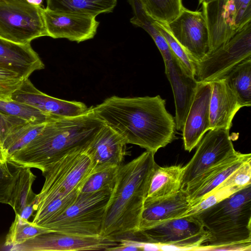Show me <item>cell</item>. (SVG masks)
Returning a JSON list of instances; mask_svg holds the SVG:
<instances>
[{
	"label": "cell",
	"mask_w": 251,
	"mask_h": 251,
	"mask_svg": "<svg viewBox=\"0 0 251 251\" xmlns=\"http://www.w3.org/2000/svg\"><path fill=\"white\" fill-rule=\"evenodd\" d=\"M165 100L154 97L113 96L92 107L96 116L121 135L127 144L155 153L176 138L175 118L166 110Z\"/></svg>",
	"instance_id": "1"
},
{
	"label": "cell",
	"mask_w": 251,
	"mask_h": 251,
	"mask_svg": "<svg viewBox=\"0 0 251 251\" xmlns=\"http://www.w3.org/2000/svg\"><path fill=\"white\" fill-rule=\"evenodd\" d=\"M104 125L92 107L81 115L51 120L31 141L9 155L8 160L42 171L68 154L86 150Z\"/></svg>",
	"instance_id": "2"
},
{
	"label": "cell",
	"mask_w": 251,
	"mask_h": 251,
	"mask_svg": "<svg viewBox=\"0 0 251 251\" xmlns=\"http://www.w3.org/2000/svg\"><path fill=\"white\" fill-rule=\"evenodd\" d=\"M154 154L146 151L119 167L106 206L101 236L118 240L138 231L144 203L157 164Z\"/></svg>",
	"instance_id": "3"
},
{
	"label": "cell",
	"mask_w": 251,
	"mask_h": 251,
	"mask_svg": "<svg viewBox=\"0 0 251 251\" xmlns=\"http://www.w3.org/2000/svg\"><path fill=\"white\" fill-rule=\"evenodd\" d=\"M195 214L209 234L197 250H251V184Z\"/></svg>",
	"instance_id": "4"
},
{
	"label": "cell",
	"mask_w": 251,
	"mask_h": 251,
	"mask_svg": "<svg viewBox=\"0 0 251 251\" xmlns=\"http://www.w3.org/2000/svg\"><path fill=\"white\" fill-rule=\"evenodd\" d=\"M86 151L68 154L41 171L45 182L40 193L35 195L33 211L57 198L81 190L93 173L92 159Z\"/></svg>",
	"instance_id": "5"
},
{
	"label": "cell",
	"mask_w": 251,
	"mask_h": 251,
	"mask_svg": "<svg viewBox=\"0 0 251 251\" xmlns=\"http://www.w3.org/2000/svg\"><path fill=\"white\" fill-rule=\"evenodd\" d=\"M112 190L80 192L73 204L42 227L84 236L101 235L105 212Z\"/></svg>",
	"instance_id": "6"
},
{
	"label": "cell",
	"mask_w": 251,
	"mask_h": 251,
	"mask_svg": "<svg viewBox=\"0 0 251 251\" xmlns=\"http://www.w3.org/2000/svg\"><path fill=\"white\" fill-rule=\"evenodd\" d=\"M48 36L43 8L26 0H0V38L19 44Z\"/></svg>",
	"instance_id": "7"
},
{
	"label": "cell",
	"mask_w": 251,
	"mask_h": 251,
	"mask_svg": "<svg viewBox=\"0 0 251 251\" xmlns=\"http://www.w3.org/2000/svg\"><path fill=\"white\" fill-rule=\"evenodd\" d=\"M251 57V22L229 40L195 63L198 82H211L224 77L234 67Z\"/></svg>",
	"instance_id": "8"
},
{
	"label": "cell",
	"mask_w": 251,
	"mask_h": 251,
	"mask_svg": "<svg viewBox=\"0 0 251 251\" xmlns=\"http://www.w3.org/2000/svg\"><path fill=\"white\" fill-rule=\"evenodd\" d=\"M140 231L150 243L174 246L179 250H196L206 244L209 238L208 232L196 214L169 220Z\"/></svg>",
	"instance_id": "9"
},
{
	"label": "cell",
	"mask_w": 251,
	"mask_h": 251,
	"mask_svg": "<svg viewBox=\"0 0 251 251\" xmlns=\"http://www.w3.org/2000/svg\"><path fill=\"white\" fill-rule=\"evenodd\" d=\"M199 144L194 156L184 167L182 189L186 188L209 170L237 152L228 129H210Z\"/></svg>",
	"instance_id": "10"
},
{
	"label": "cell",
	"mask_w": 251,
	"mask_h": 251,
	"mask_svg": "<svg viewBox=\"0 0 251 251\" xmlns=\"http://www.w3.org/2000/svg\"><path fill=\"white\" fill-rule=\"evenodd\" d=\"M120 244L115 238L104 236H84L49 231L16 246V250L35 251H112Z\"/></svg>",
	"instance_id": "11"
},
{
	"label": "cell",
	"mask_w": 251,
	"mask_h": 251,
	"mask_svg": "<svg viewBox=\"0 0 251 251\" xmlns=\"http://www.w3.org/2000/svg\"><path fill=\"white\" fill-rule=\"evenodd\" d=\"M167 25L173 37L195 63L208 54L209 32L202 11L183 7L179 15Z\"/></svg>",
	"instance_id": "12"
},
{
	"label": "cell",
	"mask_w": 251,
	"mask_h": 251,
	"mask_svg": "<svg viewBox=\"0 0 251 251\" xmlns=\"http://www.w3.org/2000/svg\"><path fill=\"white\" fill-rule=\"evenodd\" d=\"M43 15L48 36L65 38L77 43L93 38L99 22L96 17L66 11L43 8Z\"/></svg>",
	"instance_id": "13"
},
{
	"label": "cell",
	"mask_w": 251,
	"mask_h": 251,
	"mask_svg": "<svg viewBox=\"0 0 251 251\" xmlns=\"http://www.w3.org/2000/svg\"><path fill=\"white\" fill-rule=\"evenodd\" d=\"M11 100L33 106L53 119L76 117L89 108L83 102L55 98L38 90L28 78L11 95Z\"/></svg>",
	"instance_id": "14"
},
{
	"label": "cell",
	"mask_w": 251,
	"mask_h": 251,
	"mask_svg": "<svg viewBox=\"0 0 251 251\" xmlns=\"http://www.w3.org/2000/svg\"><path fill=\"white\" fill-rule=\"evenodd\" d=\"M211 82H198L196 94L182 128L184 147L190 152L209 130Z\"/></svg>",
	"instance_id": "15"
},
{
	"label": "cell",
	"mask_w": 251,
	"mask_h": 251,
	"mask_svg": "<svg viewBox=\"0 0 251 251\" xmlns=\"http://www.w3.org/2000/svg\"><path fill=\"white\" fill-rule=\"evenodd\" d=\"M201 4L209 32V54L226 43L239 30L235 24L232 0H214Z\"/></svg>",
	"instance_id": "16"
},
{
	"label": "cell",
	"mask_w": 251,
	"mask_h": 251,
	"mask_svg": "<svg viewBox=\"0 0 251 251\" xmlns=\"http://www.w3.org/2000/svg\"><path fill=\"white\" fill-rule=\"evenodd\" d=\"M165 74L171 84L175 100L176 128L182 129L193 100L198 82L174 55L164 62Z\"/></svg>",
	"instance_id": "17"
},
{
	"label": "cell",
	"mask_w": 251,
	"mask_h": 251,
	"mask_svg": "<svg viewBox=\"0 0 251 251\" xmlns=\"http://www.w3.org/2000/svg\"><path fill=\"white\" fill-rule=\"evenodd\" d=\"M126 144L124 138L104 125L86 151L91 158L93 173L122 166Z\"/></svg>",
	"instance_id": "18"
},
{
	"label": "cell",
	"mask_w": 251,
	"mask_h": 251,
	"mask_svg": "<svg viewBox=\"0 0 251 251\" xmlns=\"http://www.w3.org/2000/svg\"><path fill=\"white\" fill-rule=\"evenodd\" d=\"M191 206L186 192L181 188L173 195L145 201L138 231H143L165 221L182 217Z\"/></svg>",
	"instance_id": "19"
},
{
	"label": "cell",
	"mask_w": 251,
	"mask_h": 251,
	"mask_svg": "<svg viewBox=\"0 0 251 251\" xmlns=\"http://www.w3.org/2000/svg\"><path fill=\"white\" fill-rule=\"evenodd\" d=\"M251 153L237 152L210 169L185 189L192 206L199 203L244 163Z\"/></svg>",
	"instance_id": "20"
},
{
	"label": "cell",
	"mask_w": 251,
	"mask_h": 251,
	"mask_svg": "<svg viewBox=\"0 0 251 251\" xmlns=\"http://www.w3.org/2000/svg\"><path fill=\"white\" fill-rule=\"evenodd\" d=\"M211 83L209 130L219 128L230 129L234 116L243 107L224 78L214 80Z\"/></svg>",
	"instance_id": "21"
},
{
	"label": "cell",
	"mask_w": 251,
	"mask_h": 251,
	"mask_svg": "<svg viewBox=\"0 0 251 251\" xmlns=\"http://www.w3.org/2000/svg\"><path fill=\"white\" fill-rule=\"evenodd\" d=\"M0 67L28 78L33 72L45 66L30 44H19L0 38Z\"/></svg>",
	"instance_id": "22"
},
{
	"label": "cell",
	"mask_w": 251,
	"mask_h": 251,
	"mask_svg": "<svg viewBox=\"0 0 251 251\" xmlns=\"http://www.w3.org/2000/svg\"><path fill=\"white\" fill-rule=\"evenodd\" d=\"M183 172L184 167L180 165L161 167L156 164L145 201H155L177 193L181 188Z\"/></svg>",
	"instance_id": "23"
},
{
	"label": "cell",
	"mask_w": 251,
	"mask_h": 251,
	"mask_svg": "<svg viewBox=\"0 0 251 251\" xmlns=\"http://www.w3.org/2000/svg\"><path fill=\"white\" fill-rule=\"evenodd\" d=\"M46 8L52 11L74 12L97 17L112 12L117 0H46Z\"/></svg>",
	"instance_id": "24"
},
{
	"label": "cell",
	"mask_w": 251,
	"mask_h": 251,
	"mask_svg": "<svg viewBox=\"0 0 251 251\" xmlns=\"http://www.w3.org/2000/svg\"><path fill=\"white\" fill-rule=\"evenodd\" d=\"M242 107L251 105V57L244 60L223 77Z\"/></svg>",
	"instance_id": "25"
},
{
	"label": "cell",
	"mask_w": 251,
	"mask_h": 251,
	"mask_svg": "<svg viewBox=\"0 0 251 251\" xmlns=\"http://www.w3.org/2000/svg\"><path fill=\"white\" fill-rule=\"evenodd\" d=\"M131 5L133 16L130 23L146 30L151 37L159 49L164 62L172 59L174 54L163 36L155 28L154 20L145 10L141 0H128Z\"/></svg>",
	"instance_id": "26"
},
{
	"label": "cell",
	"mask_w": 251,
	"mask_h": 251,
	"mask_svg": "<svg viewBox=\"0 0 251 251\" xmlns=\"http://www.w3.org/2000/svg\"><path fill=\"white\" fill-rule=\"evenodd\" d=\"M36 177L30 168L21 167L9 204L15 214L20 215L26 206L33 204L36 194L32 191V185Z\"/></svg>",
	"instance_id": "27"
},
{
	"label": "cell",
	"mask_w": 251,
	"mask_h": 251,
	"mask_svg": "<svg viewBox=\"0 0 251 251\" xmlns=\"http://www.w3.org/2000/svg\"><path fill=\"white\" fill-rule=\"evenodd\" d=\"M47 122H26L10 131L2 142L3 148L8 156L34 139L44 128Z\"/></svg>",
	"instance_id": "28"
},
{
	"label": "cell",
	"mask_w": 251,
	"mask_h": 251,
	"mask_svg": "<svg viewBox=\"0 0 251 251\" xmlns=\"http://www.w3.org/2000/svg\"><path fill=\"white\" fill-rule=\"evenodd\" d=\"M143 6L154 21L168 24L175 20L184 7L182 0H141Z\"/></svg>",
	"instance_id": "29"
},
{
	"label": "cell",
	"mask_w": 251,
	"mask_h": 251,
	"mask_svg": "<svg viewBox=\"0 0 251 251\" xmlns=\"http://www.w3.org/2000/svg\"><path fill=\"white\" fill-rule=\"evenodd\" d=\"M80 190H75L64 197L52 201L34 211L33 219L31 222L38 226H42L46 223L58 216L75 201Z\"/></svg>",
	"instance_id": "30"
},
{
	"label": "cell",
	"mask_w": 251,
	"mask_h": 251,
	"mask_svg": "<svg viewBox=\"0 0 251 251\" xmlns=\"http://www.w3.org/2000/svg\"><path fill=\"white\" fill-rule=\"evenodd\" d=\"M15 214V220L6 237L5 246L15 247L39 234L50 231L33 224L18 214Z\"/></svg>",
	"instance_id": "31"
},
{
	"label": "cell",
	"mask_w": 251,
	"mask_h": 251,
	"mask_svg": "<svg viewBox=\"0 0 251 251\" xmlns=\"http://www.w3.org/2000/svg\"><path fill=\"white\" fill-rule=\"evenodd\" d=\"M0 111L31 123H42L53 120L33 106L12 100H0Z\"/></svg>",
	"instance_id": "32"
},
{
	"label": "cell",
	"mask_w": 251,
	"mask_h": 251,
	"mask_svg": "<svg viewBox=\"0 0 251 251\" xmlns=\"http://www.w3.org/2000/svg\"><path fill=\"white\" fill-rule=\"evenodd\" d=\"M119 167H110L92 173L82 186L80 192L89 193L105 189L112 190Z\"/></svg>",
	"instance_id": "33"
},
{
	"label": "cell",
	"mask_w": 251,
	"mask_h": 251,
	"mask_svg": "<svg viewBox=\"0 0 251 251\" xmlns=\"http://www.w3.org/2000/svg\"><path fill=\"white\" fill-rule=\"evenodd\" d=\"M153 25L166 39L172 53L185 69L194 76L195 62L173 37L167 26V24L154 21Z\"/></svg>",
	"instance_id": "34"
},
{
	"label": "cell",
	"mask_w": 251,
	"mask_h": 251,
	"mask_svg": "<svg viewBox=\"0 0 251 251\" xmlns=\"http://www.w3.org/2000/svg\"><path fill=\"white\" fill-rule=\"evenodd\" d=\"M21 167L9 161L0 162V203L9 205Z\"/></svg>",
	"instance_id": "35"
},
{
	"label": "cell",
	"mask_w": 251,
	"mask_h": 251,
	"mask_svg": "<svg viewBox=\"0 0 251 251\" xmlns=\"http://www.w3.org/2000/svg\"><path fill=\"white\" fill-rule=\"evenodd\" d=\"M25 79L13 71L0 67V100H10Z\"/></svg>",
	"instance_id": "36"
},
{
	"label": "cell",
	"mask_w": 251,
	"mask_h": 251,
	"mask_svg": "<svg viewBox=\"0 0 251 251\" xmlns=\"http://www.w3.org/2000/svg\"><path fill=\"white\" fill-rule=\"evenodd\" d=\"M242 188H243L235 186L225 187L212 191L199 203L192 206L185 215L199 213L217 204Z\"/></svg>",
	"instance_id": "37"
},
{
	"label": "cell",
	"mask_w": 251,
	"mask_h": 251,
	"mask_svg": "<svg viewBox=\"0 0 251 251\" xmlns=\"http://www.w3.org/2000/svg\"><path fill=\"white\" fill-rule=\"evenodd\" d=\"M251 159H249L244 163L212 191L225 187L235 186L244 188L251 184Z\"/></svg>",
	"instance_id": "38"
},
{
	"label": "cell",
	"mask_w": 251,
	"mask_h": 251,
	"mask_svg": "<svg viewBox=\"0 0 251 251\" xmlns=\"http://www.w3.org/2000/svg\"><path fill=\"white\" fill-rule=\"evenodd\" d=\"M235 13V24L239 30L251 22V0H232Z\"/></svg>",
	"instance_id": "39"
},
{
	"label": "cell",
	"mask_w": 251,
	"mask_h": 251,
	"mask_svg": "<svg viewBox=\"0 0 251 251\" xmlns=\"http://www.w3.org/2000/svg\"><path fill=\"white\" fill-rule=\"evenodd\" d=\"M26 122H28L0 111V140L2 143L10 131Z\"/></svg>",
	"instance_id": "40"
},
{
	"label": "cell",
	"mask_w": 251,
	"mask_h": 251,
	"mask_svg": "<svg viewBox=\"0 0 251 251\" xmlns=\"http://www.w3.org/2000/svg\"><path fill=\"white\" fill-rule=\"evenodd\" d=\"M33 212V204L26 206L19 215L22 218L27 220Z\"/></svg>",
	"instance_id": "41"
},
{
	"label": "cell",
	"mask_w": 251,
	"mask_h": 251,
	"mask_svg": "<svg viewBox=\"0 0 251 251\" xmlns=\"http://www.w3.org/2000/svg\"><path fill=\"white\" fill-rule=\"evenodd\" d=\"M8 154L4 150L3 144L0 140V162H5L8 161Z\"/></svg>",
	"instance_id": "42"
},
{
	"label": "cell",
	"mask_w": 251,
	"mask_h": 251,
	"mask_svg": "<svg viewBox=\"0 0 251 251\" xmlns=\"http://www.w3.org/2000/svg\"><path fill=\"white\" fill-rule=\"evenodd\" d=\"M28 3L34 5L41 6L43 0H26Z\"/></svg>",
	"instance_id": "43"
}]
</instances>
